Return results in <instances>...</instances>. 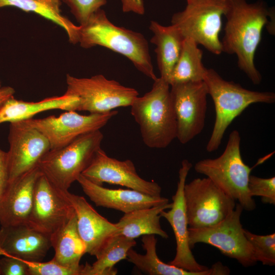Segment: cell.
I'll use <instances>...</instances> for the list:
<instances>
[{
	"instance_id": "37",
	"label": "cell",
	"mask_w": 275,
	"mask_h": 275,
	"mask_svg": "<svg viewBox=\"0 0 275 275\" xmlns=\"http://www.w3.org/2000/svg\"><path fill=\"white\" fill-rule=\"evenodd\" d=\"M0 256H8V255L0 248Z\"/></svg>"
},
{
	"instance_id": "36",
	"label": "cell",
	"mask_w": 275,
	"mask_h": 275,
	"mask_svg": "<svg viewBox=\"0 0 275 275\" xmlns=\"http://www.w3.org/2000/svg\"><path fill=\"white\" fill-rule=\"evenodd\" d=\"M14 89L11 87L0 88V106L10 98L13 97Z\"/></svg>"
},
{
	"instance_id": "19",
	"label": "cell",
	"mask_w": 275,
	"mask_h": 275,
	"mask_svg": "<svg viewBox=\"0 0 275 275\" xmlns=\"http://www.w3.org/2000/svg\"><path fill=\"white\" fill-rule=\"evenodd\" d=\"M64 193L74 209L78 232L86 253L96 257L106 240L116 233V224L99 214L84 197L68 190Z\"/></svg>"
},
{
	"instance_id": "12",
	"label": "cell",
	"mask_w": 275,
	"mask_h": 275,
	"mask_svg": "<svg viewBox=\"0 0 275 275\" xmlns=\"http://www.w3.org/2000/svg\"><path fill=\"white\" fill-rule=\"evenodd\" d=\"M118 112L82 115L75 111H67L58 116L31 118L24 120L39 130L47 140L50 149L63 147L79 136L100 130Z\"/></svg>"
},
{
	"instance_id": "38",
	"label": "cell",
	"mask_w": 275,
	"mask_h": 275,
	"mask_svg": "<svg viewBox=\"0 0 275 275\" xmlns=\"http://www.w3.org/2000/svg\"><path fill=\"white\" fill-rule=\"evenodd\" d=\"M196 0H186L187 4L191 3L192 2H194Z\"/></svg>"
},
{
	"instance_id": "30",
	"label": "cell",
	"mask_w": 275,
	"mask_h": 275,
	"mask_svg": "<svg viewBox=\"0 0 275 275\" xmlns=\"http://www.w3.org/2000/svg\"><path fill=\"white\" fill-rule=\"evenodd\" d=\"M26 262L28 275H82L84 267V265L78 267L64 266L53 259L46 262Z\"/></svg>"
},
{
	"instance_id": "11",
	"label": "cell",
	"mask_w": 275,
	"mask_h": 275,
	"mask_svg": "<svg viewBox=\"0 0 275 275\" xmlns=\"http://www.w3.org/2000/svg\"><path fill=\"white\" fill-rule=\"evenodd\" d=\"M170 87L177 124L176 138L185 144L199 134L204 127L208 95L207 86L203 80Z\"/></svg>"
},
{
	"instance_id": "10",
	"label": "cell",
	"mask_w": 275,
	"mask_h": 275,
	"mask_svg": "<svg viewBox=\"0 0 275 275\" xmlns=\"http://www.w3.org/2000/svg\"><path fill=\"white\" fill-rule=\"evenodd\" d=\"M184 198L189 228L215 225L236 206L235 200L225 194L208 178H197L184 187Z\"/></svg>"
},
{
	"instance_id": "25",
	"label": "cell",
	"mask_w": 275,
	"mask_h": 275,
	"mask_svg": "<svg viewBox=\"0 0 275 275\" xmlns=\"http://www.w3.org/2000/svg\"><path fill=\"white\" fill-rule=\"evenodd\" d=\"M51 247L54 251L52 259L69 267H78L86 253V246L78 232L75 212L63 226L50 235Z\"/></svg>"
},
{
	"instance_id": "4",
	"label": "cell",
	"mask_w": 275,
	"mask_h": 275,
	"mask_svg": "<svg viewBox=\"0 0 275 275\" xmlns=\"http://www.w3.org/2000/svg\"><path fill=\"white\" fill-rule=\"evenodd\" d=\"M203 81L215 107V119L206 145L209 152L218 149L227 128L249 106L256 103H272L275 94L272 92L250 90L240 85L223 79L213 69H206Z\"/></svg>"
},
{
	"instance_id": "1",
	"label": "cell",
	"mask_w": 275,
	"mask_h": 275,
	"mask_svg": "<svg viewBox=\"0 0 275 275\" xmlns=\"http://www.w3.org/2000/svg\"><path fill=\"white\" fill-rule=\"evenodd\" d=\"M269 13L270 9L262 1L249 3L246 0H229L225 15L223 52L236 54L239 68L256 85L260 84L262 76L255 66V55Z\"/></svg>"
},
{
	"instance_id": "35",
	"label": "cell",
	"mask_w": 275,
	"mask_h": 275,
	"mask_svg": "<svg viewBox=\"0 0 275 275\" xmlns=\"http://www.w3.org/2000/svg\"><path fill=\"white\" fill-rule=\"evenodd\" d=\"M124 12H132L143 15L145 13L143 0H121Z\"/></svg>"
},
{
	"instance_id": "34",
	"label": "cell",
	"mask_w": 275,
	"mask_h": 275,
	"mask_svg": "<svg viewBox=\"0 0 275 275\" xmlns=\"http://www.w3.org/2000/svg\"><path fill=\"white\" fill-rule=\"evenodd\" d=\"M9 183L7 153L0 149V201Z\"/></svg>"
},
{
	"instance_id": "28",
	"label": "cell",
	"mask_w": 275,
	"mask_h": 275,
	"mask_svg": "<svg viewBox=\"0 0 275 275\" xmlns=\"http://www.w3.org/2000/svg\"><path fill=\"white\" fill-rule=\"evenodd\" d=\"M202 50L193 40L184 39L179 58L169 79L170 86L203 80L206 68L202 63Z\"/></svg>"
},
{
	"instance_id": "3",
	"label": "cell",
	"mask_w": 275,
	"mask_h": 275,
	"mask_svg": "<svg viewBox=\"0 0 275 275\" xmlns=\"http://www.w3.org/2000/svg\"><path fill=\"white\" fill-rule=\"evenodd\" d=\"M170 87L167 81L157 77L151 89L142 97H136L130 106L143 141L150 148H165L177 137Z\"/></svg>"
},
{
	"instance_id": "5",
	"label": "cell",
	"mask_w": 275,
	"mask_h": 275,
	"mask_svg": "<svg viewBox=\"0 0 275 275\" xmlns=\"http://www.w3.org/2000/svg\"><path fill=\"white\" fill-rule=\"evenodd\" d=\"M240 141L239 132L234 130L219 157L201 160L195 164L194 169L197 173L206 176L225 194L238 201L243 209L252 211L256 208L248 188L252 168L242 160Z\"/></svg>"
},
{
	"instance_id": "33",
	"label": "cell",
	"mask_w": 275,
	"mask_h": 275,
	"mask_svg": "<svg viewBox=\"0 0 275 275\" xmlns=\"http://www.w3.org/2000/svg\"><path fill=\"white\" fill-rule=\"evenodd\" d=\"M1 275H28V265L25 261L11 256L0 258Z\"/></svg>"
},
{
	"instance_id": "40",
	"label": "cell",
	"mask_w": 275,
	"mask_h": 275,
	"mask_svg": "<svg viewBox=\"0 0 275 275\" xmlns=\"http://www.w3.org/2000/svg\"><path fill=\"white\" fill-rule=\"evenodd\" d=\"M0 275H1V273H0Z\"/></svg>"
},
{
	"instance_id": "24",
	"label": "cell",
	"mask_w": 275,
	"mask_h": 275,
	"mask_svg": "<svg viewBox=\"0 0 275 275\" xmlns=\"http://www.w3.org/2000/svg\"><path fill=\"white\" fill-rule=\"evenodd\" d=\"M172 205V203H167L124 213L119 222L115 223L117 228L115 234H121L132 239L149 234L158 235L168 238V234L160 226V213L163 210L171 208Z\"/></svg>"
},
{
	"instance_id": "26",
	"label": "cell",
	"mask_w": 275,
	"mask_h": 275,
	"mask_svg": "<svg viewBox=\"0 0 275 275\" xmlns=\"http://www.w3.org/2000/svg\"><path fill=\"white\" fill-rule=\"evenodd\" d=\"M134 239L121 234L111 236L96 256V260L92 264L84 265L82 275H115L117 270L114 266L127 258L128 251L135 246Z\"/></svg>"
},
{
	"instance_id": "20",
	"label": "cell",
	"mask_w": 275,
	"mask_h": 275,
	"mask_svg": "<svg viewBox=\"0 0 275 275\" xmlns=\"http://www.w3.org/2000/svg\"><path fill=\"white\" fill-rule=\"evenodd\" d=\"M51 247L50 236L28 225L2 226L0 248L8 255L26 262H40Z\"/></svg>"
},
{
	"instance_id": "8",
	"label": "cell",
	"mask_w": 275,
	"mask_h": 275,
	"mask_svg": "<svg viewBox=\"0 0 275 275\" xmlns=\"http://www.w3.org/2000/svg\"><path fill=\"white\" fill-rule=\"evenodd\" d=\"M66 84L65 93L79 99L77 111L89 114L104 113L118 107L130 106L139 95L135 89L108 79L102 74L88 78L67 74Z\"/></svg>"
},
{
	"instance_id": "14",
	"label": "cell",
	"mask_w": 275,
	"mask_h": 275,
	"mask_svg": "<svg viewBox=\"0 0 275 275\" xmlns=\"http://www.w3.org/2000/svg\"><path fill=\"white\" fill-rule=\"evenodd\" d=\"M81 175L92 182L119 185L153 196H161V187L156 182L141 178L130 159L119 160L109 157L100 147Z\"/></svg>"
},
{
	"instance_id": "23",
	"label": "cell",
	"mask_w": 275,
	"mask_h": 275,
	"mask_svg": "<svg viewBox=\"0 0 275 275\" xmlns=\"http://www.w3.org/2000/svg\"><path fill=\"white\" fill-rule=\"evenodd\" d=\"M149 29L153 34L151 42L156 46L155 52L160 77L168 82L180 55L184 38L172 24L164 26L151 21Z\"/></svg>"
},
{
	"instance_id": "22",
	"label": "cell",
	"mask_w": 275,
	"mask_h": 275,
	"mask_svg": "<svg viewBox=\"0 0 275 275\" xmlns=\"http://www.w3.org/2000/svg\"><path fill=\"white\" fill-rule=\"evenodd\" d=\"M79 103L77 97L66 93L36 102L17 100L13 96L0 106V124L28 120L38 114L49 110L77 111Z\"/></svg>"
},
{
	"instance_id": "29",
	"label": "cell",
	"mask_w": 275,
	"mask_h": 275,
	"mask_svg": "<svg viewBox=\"0 0 275 275\" xmlns=\"http://www.w3.org/2000/svg\"><path fill=\"white\" fill-rule=\"evenodd\" d=\"M243 233L251 244L257 262L263 265H275V233L260 235L243 229Z\"/></svg>"
},
{
	"instance_id": "9",
	"label": "cell",
	"mask_w": 275,
	"mask_h": 275,
	"mask_svg": "<svg viewBox=\"0 0 275 275\" xmlns=\"http://www.w3.org/2000/svg\"><path fill=\"white\" fill-rule=\"evenodd\" d=\"M243 208L238 203L224 219L211 226L188 228V243L193 248L197 243L214 246L224 255L236 259L244 267L257 262L253 248L244 235L240 222Z\"/></svg>"
},
{
	"instance_id": "17",
	"label": "cell",
	"mask_w": 275,
	"mask_h": 275,
	"mask_svg": "<svg viewBox=\"0 0 275 275\" xmlns=\"http://www.w3.org/2000/svg\"><path fill=\"white\" fill-rule=\"evenodd\" d=\"M41 174L38 166L9 181L0 201L2 226L28 225L35 183Z\"/></svg>"
},
{
	"instance_id": "13",
	"label": "cell",
	"mask_w": 275,
	"mask_h": 275,
	"mask_svg": "<svg viewBox=\"0 0 275 275\" xmlns=\"http://www.w3.org/2000/svg\"><path fill=\"white\" fill-rule=\"evenodd\" d=\"M74 212L64 191L56 187L41 173L35 183L33 206L28 225L50 236Z\"/></svg>"
},
{
	"instance_id": "39",
	"label": "cell",
	"mask_w": 275,
	"mask_h": 275,
	"mask_svg": "<svg viewBox=\"0 0 275 275\" xmlns=\"http://www.w3.org/2000/svg\"><path fill=\"white\" fill-rule=\"evenodd\" d=\"M0 88H1V85H0Z\"/></svg>"
},
{
	"instance_id": "2",
	"label": "cell",
	"mask_w": 275,
	"mask_h": 275,
	"mask_svg": "<svg viewBox=\"0 0 275 275\" xmlns=\"http://www.w3.org/2000/svg\"><path fill=\"white\" fill-rule=\"evenodd\" d=\"M85 48L101 46L129 60L135 67L153 81L157 79L149 52L148 42L143 34L118 26L100 9L77 31V43Z\"/></svg>"
},
{
	"instance_id": "31",
	"label": "cell",
	"mask_w": 275,
	"mask_h": 275,
	"mask_svg": "<svg viewBox=\"0 0 275 275\" xmlns=\"http://www.w3.org/2000/svg\"><path fill=\"white\" fill-rule=\"evenodd\" d=\"M250 195L261 197L264 203L275 205V177L263 178L250 175L248 183Z\"/></svg>"
},
{
	"instance_id": "7",
	"label": "cell",
	"mask_w": 275,
	"mask_h": 275,
	"mask_svg": "<svg viewBox=\"0 0 275 275\" xmlns=\"http://www.w3.org/2000/svg\"><path fill=\"white\" fill-rule=\"evenodd\" d=\"M229 0H196L174 14L171 23L184 39L194 40L214 54L223 52L219 35Z\"/></svg>"
},
{
	"instance_id": "27",
	"label": "cell",
	"mask_w": 275,
	"mask_h": 275,
	"mask_svg": "<svg viewBox=\"0 0 275 275\" xmlns=\"http://www.w3.org/2000/svg\"><path fill=\"white\" fill-rule=\"evenodd\" d=\"M62 0H0V8L13 7L26 12H34L62 28L69 40L77 43L78 26L62 14Z\"/></svg>"
},
{
	"instance_id": "21",
	"label": "cell",
	"mask_w": 275,
	"mask_h": 275,
	"mask_svg": "<svg viewBox=\"0 0 275 275\" xmlns=\"http://www.w3.org/2000/svg\"><path fill=\"white\" fill-rule=\"evenodd\" d=\"M142 246L146 252L140 254L130 249L127 255L129 262L133 264L142 272L150 275H224L226 268L221 262L212 265L211 268L202 271L193 272L166 264L158 257L156 253L157 239L155 235H143Z\"/></svg>"
},
{
	"instance_id": "15",
	"label": "cell",
	"mask_w": 275,
	"mask_h": 275,
	"mask_svg": "<svg viewBox=\"0 0 275 275\" xmlns=\"http://www.w3.org/2000/svg\"><path fill=\"white\" fill-rule=\"evenodd\" d=\"M7 153L9 181L37 166L50 150L47 139L25 121L10 123Z\"/></svg>"
},
{
	"instance_id": "32",
	"label": "cell",
	"mask_w": 275,
	"mask_h": 275,
	"mask_svg": "<svg viewBox=\"0 0 275 275\" xmlns=\"http://www.w3.org/2000/svg\"><path fill=\"white\" fill-rule=\"evenodd\" d=\"M80 25L84 24L96 11L105 5L107 0H62Z\"/></svg>"
},
{
	"instance_id": "16",
	"label": "cell",
	"mask_w": 275,
	"mask_h": 275,
	"mask_svg": "<svg viewBox=\"0 0 275 275\" xmlns=\"http://www.w3.org/2000/svg\"><path fill=\"white\" fill-rule=\"evenodd\" d=\"M192 164L187 159L181 162L178 172L176 191L172 197L170 209L162 211L160 215L171 225L176 242V253L173 260L169 264L185 270L199 272L208 269L206 266L200 264L195 259L188 243V227L184 198V187Z\"/></svg>"
},
{
	"instance_id": "6",
	"label": "cell",
	"mask_w": 275,
	"mask_h": 275,
	"mask_svg": "<svg viewBox=\"0 0 275 275\" xmlns=\"http://www.w3.org/2000/svg\"><path fill=\"white\" fill-rule=\"evenodd\" d=\"M103 139L100 130L84 134L63 147L50 149L37 166L56 187L68 190L90 164Z\"/></svg>"
},
{
	"instance_id": "18",
	"label": "cell",
	"mask_w": 275,
	"mask_h": 275,
	"mask_svg": "<svg viewBox=\"0 0 275 275\" xmlns=\"http://www.w3.org/2000/svg\"><path fill=\"white\" fill-rule=\"evenodd\" d=\"M77 181L84 193L96 206L113 209L124 213L169 203V199L150 196L132 189H110L96 184L82 175Z\"/></svg>"
}]
</instances>
